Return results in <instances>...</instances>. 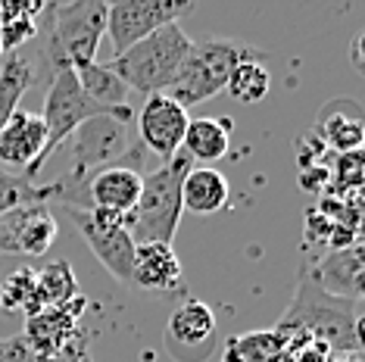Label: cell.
<instances>
[{"instance_id":"7c38bea8","label":"cell","mask_w":365,"mask_h":362,"mask_svg":"<svg viewBox=\"0 0 365 362\" xmlns=\"http://www.w3.org/2000/svg\"><path fill=\"white\" fill-rule=\"evenodd\" d=\"M47 144V128L41 113H29L16 106L6 125L0 128V166L10 172H22L26 178L35 181L38 156Z\"/></svg>"},{"instance_id":"ac0fdd59","label":"cell","mask_w":365,"mask_h":362,"mask_svg":"<svg viewBox=\"0 0 365 362\" xmlns=\"http://www.w3.org/2000/svg\"><path fill=\"white\" fill-rule=\"evenodd\" d=\"M228 178L212 166H190L181 181V207L194 216H212V212L228 207Z\"/></svg>"},{"instance_id":"2e32d148","label":"cell","mask_w":365,"mask_h":362,"mask_svg":"<svg viewBox=\"0 0 365 362\" xmlns=\"http://www.w3.org/2000/svg\"><path fill=\"white\" fill-rule=\"evenodd\" d=\"M144 175L135 166H110L88 178V210L131 212L138 207Z\"/></svg>"},{"instance_id":"ba28073f","label":"cell","mask_w":365,"mask_h":362,"mask_svg":"<svg viewBox=\"0 0 365 362\" xmlns=\"http://www.w3.org/2000/svg\"><path fill=\"white\" fill-rule=\"evenodd\" d=\"M197 6V0H106V35L122 53L156 29L172 26Z\"/></svg>"},{"instance_id":"5bb4252c","label":"cell","mask_w":365,"mask_h":362,"mask_svg":"<svg viewBox=\"0 0 365 362\" xmlns=\"http://www.w3.org/2000/svg\"><path fill=\"white\" fill-rule=\"evenodd\" d=\"M312 138H319V144H325L334 153H353L362 147L365 138V119L362 106L353 97H340V100H328L322 106V113L315 116Z\"/></svg>"},{"instance_id":"d6a6232c","label":"cell","mask_w":365,"mask_h":362,"mask_svg":"<svg viewBox=\"0 0 365 362\" xmlns=\"http://www.w3.org/2000/svg\"><path fill=\"white\" fill-rule=\"evenodd\" d=\"M81 362H94V359H91V356H85V359H81Z\"/></svg>"},{"instance_id":"603a6c76","label":"cell","mask_w":365,"mask_h":362,"mask_svg":"<svg viewBox=\"0 0 365 362\" xmlns=\"http://www.w3.org/2000/svg\"><path fill=\"white\" fill-rule=\"evenodd\" d=\"M31 85H35V72H31L29 60L19 53H10L0 66V128L6 125V119L13 116V110Z\"/></svg>"},{"instance_id":"4fadbf2b","label":"cell","mask_w":365,"mask_h":362,"mask_svg":"<svg viewBox=\"0 0 365 362\" xmlns=\"http://www.w3.org/2000/svg\"><path fill=\"white\" fill-rule=\"evenodd\" d=\"M76 228L85 237V244L91 247V253L97 257V262L110 272L115 281L131 284V262H135V241H131L128 228H103L91 219L88 210H69Z\"/></svg>"},{"instance_id":"3957f363","label":"cell","mask_w":365,"mask_h":362,"mask_svg":"<svg viewBox=\"0 0 365 362\" xmlns=\"http://www.w3.org/2000/svg\"><path fill=\"white\" fill-rule=\"evenodd\" d=\"M41 72L51 81L56 72L94 63L106 35V0H53L41 13Z\"/></svg>"},{"instance_id":"52a82bcc","label":"cell","mask_w":365,"mask_h":362,"mask_svg":"<svg viewBox=\"0 0 365 362\" xmlns=\"http://www.w3.org/2000/svg\"><path fill=\"white\" fill-rule=\"evenodd\" d=\"M101 113H110V110H103V106H97V103L88 100L85 90L78 88L76 72H72V69L56 72V76L47 81L44 113H41V119H44V128H47V144H44V150H41V156H38L35 178H38L41 166L51 160V153H56L66 141H69L72 131H76L85 119L101 116Z\"/></svg>"},{"instance_id":"30bf717a","label":"cell","mask_w":365,"mask_h":362,"mask_svg":"<svg viewBox=\"0 0 365 362\" xmlns=\"http://www.w3.org/2000/svg\"><path fill=\"white\" fill-rule=\"evenodd\" d=\"M165 350L178 362H203L212 356L215 343V312L203 300L190 297L169 316L165 325Z\"/></svg>"},{"instance_id":"8992f818","label":"cell","mask_w":365,"mask_h":362,"mask_svg":"<svg viewBox=\"0 0 365 362\" xmlns=\"http://www.w3.org/2000/svg\"><path fill=\"white\" fill-rule=\"evenodd\" d=\"M256 53L259 51H253L244 41H235V38H210V41H200V44H190L178 76L172 78V85L163 94H169L185 110L187 106H197L215 94H222L228 85L231 69L240 60L256 56Z\"/></svg>"},{"instance_id":"836d02e7","label":"cell","mask_w":365,"mask_h":362,"mask_svg":"<svg viewBox=\"0 0 365 362\" xmlns=\"http://www.w3.org/2000/svg\"><path fill=\"white\" fill-rule=\"evenodd\" d=\"M0 278H4V269H0Z\"/></svg>"},{"instance_id":"83f0119b","label":"cell","mask_w":365,"mask_h":362,"mask_svg":"<svg viewBox=\"0 0 365 362\" xmlns=\"http://www.w3.org/2000/svg\"><path fill=\"white\" fill-rule=\"evenodd\" d=\"M334 185H340V197L346 191L350 194H359V185H362V153L353 150V153H340V162H337V172H334Z\"/></svg>"},{"instance_id":"9c48e42d","label":"cell","mask_w":365,"mask_h":362,"mask_svg":"<svg viewBox=\"0 0 365 362\" xmlns=\"http://www.w3.org/2000/svg\"><path fill=\"white\" fill-rule=\"evenodd\" d=\"M187 122V110L172 100L169 94H150L140 103V113H135V135L140 147H147L165 162L175 153H181Z\"/></svg>"},{"instance_id":"6da1fadb","label":"cell","mask_w":365,"mask_h":362,"mask_svg":"<svg viewBox=\"0 0 365 362\" xmlns=\"http://www.w3.org/2000/svg\"><path fill=\"white\" fill-rule=\"evenodd\" d=\"M135 110L91 116L69 135V169L63 178L51 181L53 200L66 210H88V178L110 166H135L140 160V141L131 135Z\"/></svg>"},{"instance_id":"277c9868","label":"cell","mask_w":365,"mask_h":362,"mask_svg":"<svg viewBox=\"0 0 365 362\" xmlns=\"http://www.w3.org/2000/svg\"><path fill=\"white\" fill-rule=\"evenodd\" d=\"M194 162L187 153H175L160 169L140 181L138 207L131 210V241L135 244H172L181 225V181Z\"/></svg>"},{"instance_id":"f546056e","label":"cell","mask_w":365,"mask_h":362,"mask_svg":"<svg viewBox=\"0 0 365 362\" xmlns=\"http://www.w3.org/2000/svg\"><path fill=\"white\" fill-rule=\"evenodd\" d=\"M85 356H91V334H88V328H78V331L72 334V341L47 362H81Z\"/></svg>"},{"instance_id":"4dcf8cb0","label":"cell","mask_w":365,"mask_h":362,"mask_svg":"<svg viewBox=\"0 0 365 362\" xmlns=\"http://www.w3.org/2000/svg\"><path fill=\"white\" fill-rule=\"evenodd\" d=\"M0 362H35L26 341L19 337H0Z\"/></svg>"},{"instance_id":"484cf974","label":"cell","mask_w":365,"mask_h":362,"mask_svg":"<svg viewBox=\"0 0 365 362\" xmlns=\"http://www.w3.org/2000/svg\"><path fill=\"white\" fill-rule=\"evenodd\" d=\"M51 200H53L51 185H38L22 172H10L0 166V212L19 207V203H47L51 207Z\"/></svg>"},{"instance_id":"7402d4cb","label":"cell","mask_w":365,"mask_h":362,"mask_svg":"<svg viewBox=\"0 0 365 362\" xmlns=\"http://www.w3.org/2000/svg\"><path fill=\"white\" fill-rule=\"evenodd\" d=\"M41 306L38 300V284H35V272L19 266L13 272H6L0 278V312H22V316H35Z\"/></svg>"},{"instance_id":"cb8c5ba5","label":"cell","mask_w":365,"mask_h":362,"mask_svg":"<svg viewBox=\"0 0 365 362\" xmlns=\"http://www.w3.org/2000/svg\"><path fill=\"white\" fill-rule=\"evenodd\" d=\"M35 284H38L41 306H63V303L78 297L76 272H72V266L66 259H53L41 272H35Z\"/></svg>"},{"instance_id":"d6986e66","label":"cell","mask_w":365,"mask_h":362,"mask_svg":"<svg viewBox=\"0 0 365 362\" xmlns=\"http://www.w3.org/2000/svg\"><path fill=\"white\" fill-rule=\"evenodd\" d=\"M231 128L235 122L228 116H203V119H190L187 131H185V141H181V153H187V160L194 162H210L228 156L231 147Z\"/></svg>"},{"instance_id":"e575fe53","label":"cell","mask_w":365,"mask_h":362,"mask_svg":"<svg viewBox=\"0 0 365 362\" xmlns=\"http://www.w3.org/2000/svg\"><path fill=\"white\" fill-rule=\"evenodd\" d=\"M0 53H4V47H0Z\"/></svg>"},{"instance_id":"44dd1931","label":"cell","mask_w":365,"mask_h":362,"mask_svg":"<svg viewBox=\"0 0 365 362\" xmlns=\"http://www.w3.org/2000/svg\"><path fill=\"white\" fill-rule=\"evenodd\" d=\"M225 90L231 94V100H237V103L265 100V94L272 90V72H269V66L259 60V53L247 56V60H240L235 69H231Z\"/></svg>"},{"instance_id":"4316f807","label":"cell","mask_w":365,"mask_h":362,"mask_svg":"<svg viewBox=\"0 0 365 362\" xmlns=\"http://www.w3.org/2000/svg\"><path fill=\"white\" fill-rule=\"evenodd\" d=\"M31 38H38V19L0 22V47H4V53H16Z\"/></svg>"},{"instance_id":"7a4b0ae2","label":"cell","mask_w":365,"mask_h":362,"mask_svg":"<svg viewBox=\"0 0 365 362\" xmlns=\"http://www.w3.org/2000/svg\"><path fill=\"white\" fill-rule=\"evenodd\" d=\"M281 341L290 343L297 337H312V341L325 343L331 353H350L359 356L362 341H359V300L334 297L325 287L315 284L309 269H300L297 278V291L290 300L287 312L281 322L272 328Z\"/></svg>"},{"instance_id":"5b68a950","label":"cell","mask_w":365,"mask_h":362,"mask_svg":"<svg viewBox=\"0 0 365 362\" xmlns=\"http://www.w3.org/2000/svg\"><path fill=\"white\" fill-rule=\"evenodd\" d=\"M190 44H194V41L185 35V29H181L178 22H172V26H163V29H156L153 35L140 38L128 51L115 53L106 66L125 81L128 90H138V94H144V97L163 94V90L172 85V78L178 76Z\"/></svg>"},{"instance_id":"1f68e13d","label":"cell","mask_w":365,"mask_h":362,"mask_svg":"<svg viewBox=\"0 0 365 362\" xmlns=\"http://www.w3.org/2000/svg\"><path fill=\"white\" fill-rule=\"evenodd\" d=\"M328 362H359V356H350V353H344V356H337V359H328Z\"/></svg>"},{"instance_id":"8fae6325","label":"cell","mask_w":365,"mask_h":362,"mask_svg":"<svg viewBox=\"0 0 365 362\" xmlns=\"http://www.w3.org/2000/svg\"><path fill=\"white\" fill-rule=\"evenodd\" d=\"M88 300L78 297L63 303V306H44L38 309L35 316L26 319V331H22V341L31 350L35 362H47L60 353L66 343L72 341V334L78 331V319L85 316Z\"/></svg>"},{"instance_id":"e0dca14e","label":"cell","mask_w":365,"mask_h":362,"mask_svg":"<svg viewBox=\"0 0 365 362\" xmlns=\"http://www.w3.org/2000/svg\"><path fill=\"white\" fill-rule=\"evenodd\" d=\"M309 275L315 278V284L325 287L334 297L359 300L362 297V250H359V244L331 250L328 257H322L315 262V269Z\"/></svg>"},{"instance_id":"9a60e30c","label":"cell","mask_w":365,"mask_h":362,"mask_svg":"<svg viewBox=\"0 0 365 362\" xmlns=\"http://www.w3.org/2000/svg\"><path fill=\"white\" fill-rule=\"evenodd\" d=\"M131 284L150 294H175L181 287V262L172 244H138Z\"/></svg>"},{"instance_id":"ffe728a7","label":"cell","mask_w":365,"mask_h":362,"mask_svg":"<svg viewBox=\"0 0 365 362\" xmlns=\"http://www.w3.org/2000/svg\"><path fill=\"white\" fill-rule=\"evenodd\" d=\"M76 78H78V88L85 90V97L91 103L103 106L110 113H119V110H128V94L131 90L125 88L115 72L110 69L106 63H85V66H76Z\"/></svg>"},{"instance_id":"d4e9b609","label":"cell","mask_w":365,"mask_h":362,"mask_svg":"<svg viewBox=\"0 0 365 362\" xmlns=\"http://www.w3.org/2000/svg\"><path fill=\"white\" fill-rule=\"evenodd\" d=\"M287 343L275 331H256L244 337H231L222 353V362H278Z\"/></svg>"},{"instance_id":"f1b7e54d","label":"cell","mask_w":365,"mask_h":362,"mask_svg":"<svg viewBox=\"0 0 365 362\" xmlns=\"http://www.w3.org/2000/svg\"><path fill=\"white\" fill-rule=\"evenodd\" d=\"M44 10H47V0H0V22L41 19Z\"/></svg>"}]
</instances>
